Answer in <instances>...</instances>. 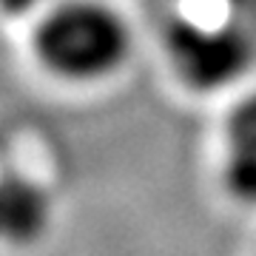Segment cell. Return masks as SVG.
<instances>
[{
	"instance_id": "1",
	"label": "cell",
	"mask_w": 256,
	"mask_h": 256,
	"mask_svg": "<svg viewBox=\"0 0 256 256\" xmlns=\"http://www.w3.org/2000/svg\"><path fill=\"white\" fill-rule=\"evenodd\" d=\"M32 48L48 74L88 86L126 68L134 32L126 14L106 0H66L37 23Z\"/></svg>"
},
{
	"instance_id": "4",
	"label": "cell",
	"mask_w": 256,
	"mask_h": 256,
	"mask_svg": "<svg viewBox=\"0 0 256 256\" xmlns=\"http://www.w3.org/2000/svg\"><path fill=\"white\" fill-rule=\"evenodd\" d=\"M222 188L239 205H256V92L245 94L225 117Z\"/></svg>"
},
{
	"instance_id": "5",
	"label": "cell",
	"mask_w": 256,
	"mask_h": 256,
	"mask_svg": "<svg viewBox=\"0 0 256 256\" xmlns=\"http://www.w3.org/2000/svg\"><path fill=\"white\" fill-rule=\"evenodd\" d=\"M43 0H0V14H9V18H20L34 12Z\"/></svg>"
},
{
	"instance_id": "3",
	"label": "cell",
	"mask_w": 256,
	"mask_h": 256,
	"mask_svg": "<svg viewBox=\"0 0 256 256\" xmlns=\"http://www.w3.org/2000/svg\"><path fill=\"white\" fill-rule=\"evenodd\" d=\"M52 194L32 176L0 174V245L26 248L52 230Z\"/></svg>"
},
{
	"instance_id": "2",
	"label": "cell",
	"mask_w": 256,
	"mask_h": 256,
	"mask_svg": "<svg viewBox=\"0 0 256 256\" xmlns=\"http://www.w3.org/2000/svg\"><path fill=\"white\" fill-rule=\"evenodd\" d=\"M162 52L185 88L216 94L248 77L256 60V43L236 23H205L191 14H174L162 28Z\"/></svg>"
}]
</instances>
